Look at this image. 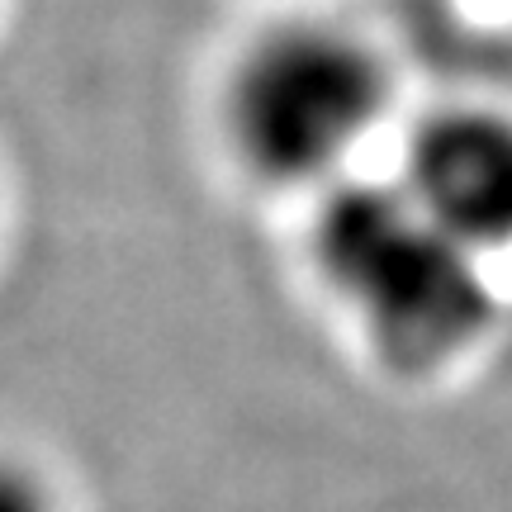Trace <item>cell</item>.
Wrapping results in <instances>:
<instances>
[{"instance_id":"6da1fadb","label":"cell","mask_w":512,"mask_h":512,"mask_svg":"<svg viewBox=\"0 0 512 512\" xmlns=\"http://www.w3.org/2000/svg\"><path fill=\"white\" fill-rule=\"evenodd\" d=\"M313 261L384 361L432 370L494 323L484 256L408 200L403 185H342L313 219Z\"/></svg>"},{"instance_id":"7a4b0ae2","label":"cell","mask_w":512,"mask_h":512,"mask_svg":"<svg viewBox=\"0 0 512 512\" xmlns=\"http://www.w3.org/2000/svg\"><path fill=\"white\" fill-rule=\"evenodd\" d=\"M384 100V67L361 38L328 24H290L242 53L223 95V119L252 176L318 185L370 138Z\"/></svg>"},{"instance_id":"3957f363","label":"cell","mask_w":512,"mask_h":512,"mask_svg":"<svg viewBox=\"0 0 512 512\" xmlns=\"http://www.w3.org/2000/svg\"><path fill=\"white\" fill-rule=\"evenodd\" d=\"M403 190L460 247L489 256L512 247V119L446 110L413 133Z\"/></svg>"},{"instance_id":"277c9868","label":"cell","mask_w":512,"mask_h":512,"mask_svg":"<svg viewBox=\"0 0 512 512\" xmlns=\"http://www.w3.org/2000/svg\"><path fill=\"white\" fill-rule=\"evenodd\" d=\"M0 512H62V503L43 470L0 451Z\"/></svg>"}]
</instances>
